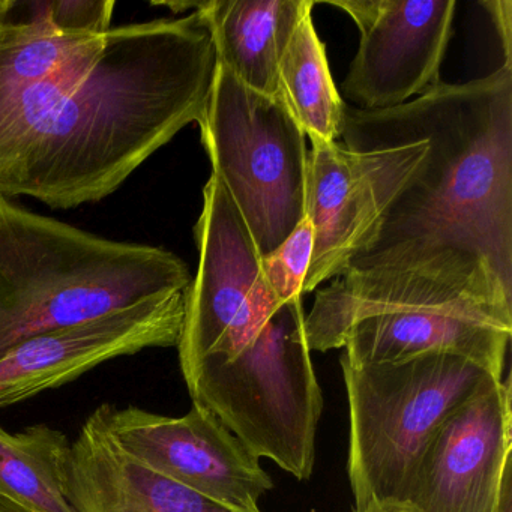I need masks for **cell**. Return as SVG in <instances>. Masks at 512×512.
I'll return each mask as SVG.
<instances>
[{
  "label": "cell",
  "mask_w": 512,
  "mask_h": 512,
  "mask_svg": "<svg viewBox=\"0 0 512 512\" xmlns=\"http://www.w3.org/2000/svg\"><path fill=\"white\" fill-rule=\"evenodd\" d=\"M71 442L46 424L0 425V490L37 512H79L68 496Z\"/></svg>",
  "instance_id": "obj_16"
},
{
  "label": "cell",
  "mask_w": 512,
  "mask_h": 512,
  "mask_svg": "<svg viewBox=\"0 0 512 512\" xmlns=\"http://www.w3.org/2000/svg\"><path fill=\"white\" fill-rule=\"evenodd\" d=\"M0 512H37L0 490Z\"/></svg>",
  "instance_id": "obj_22"
},
{
  "label": "cell",
  "mask_w": 512,
  "mask_h": 512,
  "mask_svg": "<svg viewBox=\"0 0 512 512\" xmlns=\"http://www.w3.org/2000/svg\"><path fill=\"white\" fill-rule=\"evenodd\" d=\"M365 512H413L412 509L407 508L406 505L401 503H388V505L376 506V508L368 509Z\"/></svg>",
  "instance_id": "obj_23"
},
{
  "label": "cell",
  "mask_w": 512,
  "mask_h": 512,
  "mask_svg": "<svg viewBox=\"0 0 512 512\" xmlns=\"http://www.w3.org/2000/svg\"><path fill=\"white\" fill-rule=\"evenodd\" d=\"M187 292L140 302L106 316L35 335L0 358V409L73 382L103 362L176 347Z\"/></svg>",
  "instance_id": "obj_12"
},
{
  "label": "cell",
  "mask_w": 512,
  "mask_h": 512,
  "mask_svg": "<svg viewBox=\"0 0 512 512\" xmlns=\"http://www.w3.org/2000/svg\"><path fill=\"white\" fill-rule=\"evenodd\" d=\"M311 0H209L197 10L211 29L218 64L242 85L278 97V67Z\"/></svg>",
  "instance_id": "obj_14"
},
{
  "label": "cell",
  "mask_w": 512,
  "mask_h": 512,
  "mask_svg": "<svg viewBox=\"0 0 512 512\" xmlns=\"http://www.w3.org/2000/svg\"><path fill=\"white\" fill-rule=\"evenodd\" d=\"M112 442L152 472L239 512H262L274 482L214 413L193 403L181 418L104 403L92 412Z\"/></svg>",
  "instance_id": "obj_8"
},
{
  "label": "cell",
  "mask_w": 512,
  "mask_h": 512,
  "mask_svg": "<svg viewBox=\"0 0 512 512\" xmlns=\"http://www.w3.org/2000/svg\"><path fill=\"white\" fill-rule=\"evenodd\" d=\"M199 268L185 298L179 364L193 361L259 328L283 302L260 269L250 230L220 179L211 175L194 226Z\"/></svg>",
  "instance_id": "obj_9"
},
{
  "label": "cell",
  "mask_w": 512,
  "mask_h": 512,
  "mask_svg": "<svg viewBox=\"0 0 512 512\" xmlns=\"http://www.w3.org/2000/svg\"><path fill=\"white\" fill-rule=\"evenodd\" d=\"M511 377H490L425 443L401 505L413 512H497L512 467Z\"/></svg>",
  "instance_id": "obj_10"
},
{
  "label": "cell",
  "mask_w": 512,
  "mask_h": 512,
  "mask_svg": "<svg viewBox=\"0 0 512 512\" xmlns=\"http://www.w3.org/2000/svg\"><path fill=\"white\" fill-rule=\"evenodd\" d=\"M361 32L343 82L344 97L359 110L380 112L409 103L440 85L451 40L455 0H344Z\"/></svg>",
  "instance_id": "obj_11"
},
{
  "label": "cell",
  "mask_w": 512,
  "mask_h": 512,
  "mask_svg": "<svg viewBox=\"0 0 512 512\" xmlns=\"http://www.w3.org/2000/svg\"><path fill=\"white\" fill-rule=\"evenodd\" d=\"M172 251L113 241L0 197V358L35 335L190 287Z\"/></svg>",
  "instance_id": "obj_3"
},
{
  "label": "cell",
  "mask_w": 512,
  "mask_h": 512,
  "mask_svg": "<svg viewBox=\"0 0 512 512\" xmlns=\"http://www.w3.org/2000/svg\"><path fill=\"white\" fill-rule=\"evenodd\" d=\"M313 250V224L305 217L272 253L260 257L263 278L278 301L302 298Z\"/></svg>",
  "instance_id": "obj_19"
},
{
  "label": "cell",
  "mask_w": 512,
  "mask_h": 512,
  "mask_svg": "<svg viewBox=\"0 0 512 512\" xmlns=\"http://www.w3.org/2000/svg\"><path fill=\"white\" fill-rule=\"evenodd\" d=\"M497 512H512V467L506 470L503 478Z\"/></svg>",
  "instance_id": "obj_21"
},
{
  "label": "cell",
  "mask_w": 512,
  "mask_h": 512,
  "mask_svg": "<svg viewBox=\"0 0 512 512\" xmlns=\"http://www.w3.org/2000/svg\"><path fill=\"white\" fill-rule=\"evenodd\" d=\"M106 35L71 37L40 29L0 28V103L94 55Z\"/></svg>",
  "instance_id": "obj_17"
},
{
  "label": "cell",
  "mask_w": 512,
  "mask_h": 512,
  "mask_svg": "<svg viewBox=\"0 0 512 512\" xmlns=\"http://www.w3.org/2000/svg\"><path fill=\"white\" fill-rule=\"evenodd\" d=\"M308 139L305 217L313 224L314 250L302 295L344 274L350 262L370 247L389 205L427 154L422 140L352 152L337 142Z\"/></svg>",
  "instance_id": "obj_7"
},
{
  "label": "cell",
  "mask_w": 512,
  "mask_h": 512,
  "mask_svg": "<svg viewBox=\"0 0 512 512\" xmlns=\"http://www.w3.org/2000/svg\"><path fill=\"white\" fill-rule=\"evenodd\" d=\"M113 10V0H0V28L71 37L104 35L112 29Z\"/></svg>",
  "instance_id": "obj_18"
},
{
  "label": "cell",
  "mask_w": 512,
  "mask_h": 512,
  "mask_svg": "<svg viewBox=\"0 0 512 512\" xmlns=\"http://www.w3.org/2000/svg\"><path fill=\"white\" fill-rule=\"evenodd\" d=\"M68 496L79 512H239L137 463L94 415L71 443Z\"/></svg>",
  "instance_id": "obj_13"
},
{
  "label": "cell",
  "mask_w": 512,
  "mask_h": 512,
  "mask_svg": "<svg viewBox=\"0 0 512 512\" xmlns=\"http://www.w3.org/2000/svg\"><path fill=\"white\" fill-rule=\"evenodd\" d=\"M340 364L349 400L353 512L401 503L416 461L443 419L496 377L479 362L446 352L362 365L340 358Z\"/></svg>",
  "instance_id": "obj_5"
},
{
  "label": "cell",
  "mask_w": 512,
  "mask_h": 512,
  "mask_svg": "<svg viewBox=\"0 0 512 512\" xmlns=\"http://www.w3.org/2000/svg\"><path fill=\"white\" fill-rule=\"evenodd\" d=\"M278 97L305 136L325 142L340 139L347 104L332 79L311 11L304 14L284 50L278 67Z\"/></svg>",
  "instance_id": "obj_15"
},
{
  "label": "cell",
  "mask_w": 512,
  "mask_h": 512,
  "mask_svg": "<svg viewBox=\"0 0 512 512\" xmlns=\"http://www.w3.org/2000/svg\"><path fill=\"white\" fill-rule=\"evenodd\" d=\"M217 64L199 10L110 29L94 55L0 103V197L73 209L112 196L202 119Z\"/></svg>",
  "instance_id": "obj_1"
},
{
  "label": "cell",
  "mask_w": 512,
  "mask_h": 512,
  "mask_svg": "<svg viewBox=\"0 0 512 512\" xmlns=\"http://www.w3.org/2000/svg\"><path fill=\"white\" fill-rule=\"evenodd\" d=\"M341 139L352 152L427 143L376 239L347 271L413 272L512 301V68L440 83L394 109L346 106Z\"/></svg>",
  "instance_id": "obj_2"
},
{
  "label": "cell",
  "mask_w": 512,
  "mask_h": 512,
  "mask_svg": "<svg viewBox=\"0 0 512 512\" xmlns=\"http://www.w3.org/2000/svg\"><path fill=\"white\" fill-rule=\"evenodd\" d=\"M197 124L212 175L241 212L260 257L268 256L305 218L304 130L280 97L247 88L220 64Z\"/></svg>",
  "instance_id": "obj_6"
},
{
  "label": "cell",
  "mask_w": 512,
  "mask_h": 512,
  "mask_svg": "<svg viewBox=\"0 0 512 512\" xmlns=\"http://www.w3.org/2000/svg\"><path fill=\"white\" fill-rule=\"evenodd\" d=\"M305 334L311 352L344 349L352 365L457 353L503 379L512 301L412 272L346 271L316 293Z\"/></svg>",
  "instance_id": "obj_4"
},
{
  "label": "cell",
  "mask_w": 512,
  "mask_h": 512,
  "mask_svg": "<svg viewBox=\"0 0 512 512\" xmlns=\"http://www.w3.org/2000/svg\"><path fill=\"white\" fill-rule=\"evenodd\" d=\"M481 7L487 10L493 20L494 29L502 44L505 67L512 68V4L508 0H487L481 2Z\"/></svg>",
  "instance_id": "obj_20"
}]
</instances>
